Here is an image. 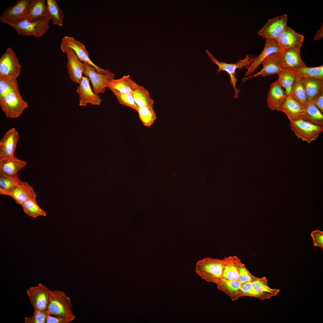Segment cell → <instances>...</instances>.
I'll return each mask as SVG.
<instances>
[{
	"label": "cell",
	"instance_id": "obj_1",
	"mask_svg": "<svg viewBox=\"0 0 323 323\" xmlns=\"http://www.w3.org/2000/svg\"><path fill=\"white\" fill-rule=\"evenodd\" d=\"M50 20L48 17L34 19L23 17L5 23L14 29L19 35L32 36L38 38L42 36L49 29Z\"/></svg>",
	"mask_w": 323,
	"mask_h": 323
},
{
	"label": "cell",
	"instance_id": "obj_2",
	"mask_svg": "<svg viewBox=\"0 0 323 323\" xmlns=\"http://www.w3.org/2000/svg\"><path fill=\"white\" fill-rule=\"evenodd\" d=\"M205 51L211 62L218 65V69L216 73H218L221 71H224L229 74L230 78V83L232 86L234 91V98H237L240 91L236 87V84L238 82V80L235 76L236 71L237 69L242 70L244 68H249L252 63L255 57L253 55L246 54L243 59L238 60L234 63H229L219 61L208 49H206Z\"/></svg>",
	"mask_w": 323,
	"mask_h": 323
},
{
	"label": "cell",
	"instance_id": "obj_3",
	"mask_svg": "<svg viewBox=\"0 0 323 323\" xmlns=\"http://www.w3.org/2000/svg\"><path fill=\"white\" fill-rule=\"evenodd\" d=\"M48 314L57 316H68L74 315L70 298L63 291L50 290Z\"/></svg>",
	"mask_w": 323,
	"mask_h": 323
},
{
	"label": "cell",
	"instance_id": "obj_4",
	"mask_svg": "<svg viewBox=\"0 0 323 323\" xmlns=\"http://www.w3.org/2000/svg\"><path fill=\"white\" fill-rule=\"evenodd\" d=\"M223 260L206 258L196 263V272L205 281L216 284L222 278Z\"/></svg>",
	"mask_w": 323,
	"mask_h": 323
},
{
	"label": "cell",
	"instance_id": "obj_5",
	"mask_svg": "<svg viewBox=\"0 0 323 323\" xmlns=\"http://www.w3.org/2000/svg\"><path fill=\"white\" fill-rule=\"evenodd\" d=\"M290 121L291 129L295 135L309 144L316 140L323 131V127L306 120L300 119Z\"/></svg>",
	"mask_w": 323,
	"mask_h": 323
},
{
	"label": "cell",
	"instance_id": "obj_6",
	"mask_svg": "<svg viewBox=\"0 0 323 323\" xmlns=\"http://www.w3.org/2000/svg\"><path fill=\"white\" fill-rule=\"evenodd\" d=\"M0 106L6 117L16 118L28 107V104L23 99L20 92L14 91L5 96Z\"/></svg>",
	"mask_w": 323,
	"mask_h": 323
},
{
	"label": "cell",
	"instance_id": "obj_7",
	"mask_svg": "<svg viewBox=\"0 0 323 323\" xmlns=\"http://www.w3.org/2000/svg\"><path fill=\"white\" fill-rule=\"evenodd\" d=\"M60 47L61 50L67 48L72 49L81 61L92 66L99 73L108 74L111 72L109 69H102L94 64L89 58L85 46L73 37L65 36L62 39Z\"/></svg>",
	"mask_w": 323,
	"mask_h": 323
},
{
	"label": "cell",
	"instance_id": "obj_8",
	"mask_svg": "<svg viewBox=\"0 0 323 323\" xmlns=\"http://www.w3.org/2000/svg\"><path fill=\"white\" fill-rule=\"evenodd\" d=\"M21 69L14 51L11 48H7L0 58V76L17 78Z\"/></svg>",
	"mask_w": 323,
	"mask_h": 323
},
{
	"label": "cell",
	"instance_id": "obj_9",
	"mask_svg": "<svg viewBox=\"0 0 323 323\" xmlns=\"http://www.w3.org/2000/svg\"><path fill=\"white\" fill-rule=\"evenodd\" d=\"M83 63L84 68L83 74L91 81L94 93L98 95L104 93L109 83L114 79V74L112 72L108 74L99 73L92 66Z\"/></svg>",
	"mask_w": 323,
	"mask_h": 323
},
{
	"label": "cell",
	"instance_id": "obj_10",
	"mask_svg": "<svg viewBox=\"0 0 323 323\" xmlns=\"http://www.w3.org/2000/svg\"><path fill=\"white\" fill-rule=\"evenodd\" d=\"M287 16L284 14L269 19L258 32V34L265 39L276 40L287 26Z\"/></svg>",
	"mask_w": 323,
	"mask_h": 323
},
{
	"label": "cell",
	"instance_id": "obj_11",
	"mask_svg": "<svg viewBox=\"0 0 323 323\" xmlns=\"http://www.w3.org/2000/svg\"><path fill=\"white\" fill-rule=\"evenodd\" d=\"M49 290L41 283L26 290L30 302L34 309L46 311L49 301Z\"/></svg>",
	"mask_w": 323,
	"mask_h": 323
},
{
	"label": "cell",
	"instance_id": "obj_12",
	"mask_svg": "<svg viewBox=\"0 0 323 323\" xmlns=\"http://www.w3.org/2000/svg\"><path fill=\"white\" fill-rule=\"evenodd\" d=\"M33 1L20 0L15 5L8 7L1 15V22L5 24L25 17Z\"/></svg>",
	"mask_w": 323,
	"mask_h": 323
},
{
	"label": "cell",
	"instance_id": "obj_13",
	"mask_svg": "<svg viewBox=\"0 0 323 323\" xmlns=\"http://www.w3.org/2000/svg\"><path fill=\"white\" fill-rule=\"evenodd\" d=\"M61 50L67 55L68 62L66 66L70 79L75 83L79 84L83 76L84 68L83 62L78 58L72 49L67 48Z\"/></svg>",
	"mask_w": 323,
	"mask_h": 323
},
{
	"label": "cell",
	"instance_id": "obj_14",
	"mask_svg": "<svg viewBox=\"0 0 323 323\" xmlns=\"http://www.w3.org/2000/svg\"><path fill=\"white\" fill-rule=\"evenodd\" d=\"M301 46L284 50L278 53V59L282 68L294 69L306 66L301 56Z\"/></svg>",
	"mask_w": 323,
	"mask_h": 323
},
{
	"label": "cell",
	"instance_id": "obj_15",
	"mask_svg": "<svg viewBox=\"0 0 323 323\" xmlns=\"http://www.w3.org/2000/svg\"><path fill=\"white\" fill-rule=\"evenodd\" d=\"M265 40L263 51L258 56L255 57L252 63L247 68V71L245 74L246 76H248L253 73L261 64L262 61L267 57L274 54L280 53L283 50L276 40L270 39Z\"/></svg>",
	"mask_w": 323,
	"mask_h": 323
},
{
	"label": "cell",
	"instance_id": "obj_16",
	"mask_svg": "<svg viewBox=\"0 0 323 323\" xmlns=\"http://www.w3.org/2000/svg\"><path fill=\"white\" fill-rule=\"evenodd\" d=\"M79 84L77 91L79 94L80 106H85L88 103L93 105L100 104L102 101L100 97L92 91L87 77L83 76Z\"/></svg>",
	"mask_w": 323,
	"mask_h": 323
},
{
	"label": "cell",
	"instance_id": "obj_17",
	"mask_svg": "<svg viewBox=\"0 0 323 323\" xmlns=\"http://www.w3.org/2000/svg\"><path fill=\"white\" fill-rule=\"evenodd\" d=\"M19 139V134L14 128H11L5 133L0 141V159L14 156Z\"/></svg>",
	"mask_w": 323,
	"mask_h": 323
},
{
	"label": "cell",
	"instance_id": "obj_18",
	"mask_svg": "<svg viewBox=\"0 0 323 323\" xmlns=\"http://www.w3.org/2000/svg\"><path fill=\"white\" fill-rule=\"evenodd\" d=\"M278 53L271 54L263 60L261 63L263 66L262 69L252 76L243 77V82L260 75L265 77L276 74H278L283 70L279 60Z\"/></svg>",
	"mask_w": 323,
	"mask_h": 323
},
{
	"label": "cell",
	"instance_id": "obj_19",
	"mask_svg": "<svg viewBox=\"0 0 323 323\" xmlns=\"http://www.w3.org/2000/svg\"><path fill=\"white\" fill-rule=\"evenodd\" d=\"M281 111L286 114L290 121L302 119L306 121V113L304 106L287 96L282 106Z\"/></svg>",
	"mask_w": 323,
	"mask_h": 323
},
{
	"label": "cell",
	"instance_id": "obj_20",
	"mask_svg": "<svg viewBox=\"0 0 323 323\" xmlns=\"http://www.w3.org/2000/svg\"><path fill=\"white\" fill-rule=\"evenodd\" d=\"M287 95L281 86L276 81L270 86L267 97L268 107L272 110L281 111Z\"/></svg>",
	"mask_w": 323,
	"mask_h": 323
},
{
	"label": "cell",
	"instance_id": "obj_21",
	"mask_svg": "<svg viewBox=\"0 0 323 323\" xmlns=\"http://www.w3.org/2000/svg\"><path fill=\"white\" fill-rule=\"evenodd\" d=\"M304 39V36L300 34L289 27L287 26L278 37L276 41L283 50L298 46H301Z\"/></svg>",
	"mask_w": 323,
	"mask_h": 323
},
{
	"label": "cell",
	"instance_id": "obj_22",
	"mask_svg": "<svg viewBox=\"0 0 323 323\" xmlns=\"http://www.w3.org/2000/svg\"><path fill=\"white\" fill-rule=\"evenodd\" d=\"M9 196L21 205L28 199L36 200L37 195L33 187L25 181H22L11 190Z\"/></svg>",
	"mask_w": 323,
	"mask_h": 323
},
{
	"label": "cell",
	"instance_id": "obj_23",
	"mask_svg": "<svg viewBox=\"0 0 323 323\" xmlns=\"http://www.w3.org/2000/svg\"><path fill=\"white\" fill-rule=\"evenodd\" d=\"M26 162L16 157L0 159V173L10 176H17L19 170L27 165Z\"/></svg>",
	"mask_w": 323,
	"mask_h": 323
},
{
	"label": "cell",
	"instance_id": "obj_24",
	"mask_svg": "<svg viewBox=\"0 0 323 323\" xmlns=\"http://www.w3.org/2000/svg\"><path fill=\"white\" fill-rule=\"evenodd\" d=\"M216 284L218 289L228 296L233 301L241 297V284L238 280L221 278Z\"/></svg>",
	"mask_w": 323,
	"mask_h": 323
},
{
	"label": "cell",
	"instance_id": "obj_25",
	"mask_svg": "<svg viewBox=\"0 0 323 323\" xmlns=\"http://www.w3.org/2000/svg\"><path fill=\"white\" fill-rule=\"evenodd\" d=\"M239 259L236 256H232L225 257L223 259L222 278L238 280L239 273L238 262Z\"/></svg>",
	"mask_w": 323,
	"mask_h": 323
},
{
	"label": "cell",
	"instance_id": "obj_26",
	"mask_svg": "<svg viewBox=\"0 0 323 323\" xmlns=\"http://www.w3.org/2000/svg\"><path fill=\"white\" fill-rule=\"evenodd\" d=\"M132 93L138 107H153L154 101L150 96L148 91L144 87L138 85L134 81Z\"/></svg>",
	"mask_w": 323,
	"mask_h": 323
},
{
	"label": "cell",
	"instance_id": "obj_27",
	"mask_svg": "<svg viewBox=\"0 0 323 323\" xmlns=\"http://www.w3.org/2000/svg\"><path fill=\"white\" fill-rule=\"evenodd\" d=\"M297 77L323 80V65L315 67L306 66L294 69H289Z\"/></svg>",
	"mask_w": 323,
	"mask_h": 323
},
{
	"label": "cell",
	"instance_id": "obj_28",
	"mask_svg": "<svg viewBox=\"0 0 323 323\" xmlns=\"http://www.w3.org/2000/svg\"><path fill=\"white\" fill-rule=\"evenodd\" d=\"M300 78L306 91L308 102H312L316 96L323 90V80Z\"/></svg>",
	"mask_w": 323,
	"mask_h": 323
},
{
	"label": "cell",
	"instance_id": "obj_29",
	"mask_svg": "<svg viewBox=\"0 0 323 323\" xmlns=\"http://www.w3.org/2000/svg\"><path fill=\"white\" fill-rule=\"evenodd\" d=\"M134 81L129 75H124L120 78L113 80L109 83L107 88L112 92L120 93L132 92Z\"/></svg>",
	"mask_w": 323,
	"mask_h": 323
},
{
	"label": "cell",
	"instance_id": "obj_30",
	"mask_svg": "<svg viewBox=\"0 0 323 323\" xmlns=\"http://www.w3.org/2000/svg\"><path fill=\"white\" fill-rule=\"evenodd\" d=\"M17 78L0 76V104L9 93L14 91L20 92Z\"/></svg>",
	"mask_w": 323,
	"mask_h": 323
},
{
	"label": "cell",
	"instance_id": "obj_31",
	"mask_svg": "<svg viewBox=\"0 0 323 323\" xmlns=\"http://www.w3.org/2000/svg\"><path fill=\"white\" fill-rule=\"evenodd\" d=\"M46 7L48 16L54 25H62L64 15L55 0H47Z\"/></svg>",
	"mask_w": 323,
	"mask_h": 323
},
{
	"label": "cell",
	"instance_id": "obj_32",
	"mask_svg": "<svg viewBox=\"0 0 323 323\" xmlns=\"http://www.w3.org/2000/svg\"><path fill=\"white\" fill-rule=\"evenodd\" d=\"M17 176H10L0 173V194L9 196L11 190L22 182Z\"/></svg>",
	"mask_w": 323,
	"mask_h": 323
},
{
	"label": "cell",
	"instance_id": "obj_33",
	"mask_svg": "<svg viewBox=\"0 0 323 323\" xmlns=\"http://www.w3.org/2000/svg\"><path fill=\"white\" fill-rule=\"evenodd\" d=\"M290 95L304 106L307 103L308 100L306 91L299 78L296 77Z\"/></svg>",
	"mask_w": 323,
	"mask_h": 323
},
{
	"label": "cell",
	"instance_id": "obj_34",
	"mask_svg": "<svg viewBox=\"0 0 323 323\" xmlns=\"http://www.w3.org/2000/svg\"><path fill=\"white\" fill-rule=\"evenodd\" d=\"M45 3L44 0H34L24 17L32 19L43 17H48Z\"/></svg>",
	"mask_w": 323,
	"mask_h": 323
},
{
	"label": "cell",
	"instance_id": "obj_35",
	"mask_svg": "<svg viewBox=\"0 0 323 323\" xmlns=\"http://www.w3.org/2000/svg\"><path fill=\"white\" fill-rule=\"evenodd\" d=\"M304 107L306 113V121L323 127V115L313 103L307 102Z\"/></svg>",
	"mask_w": 323,
	"mask_h": 323
},
{
	"label": "cell",
	"instance_id": "obj_36",
	"mask_svg": "<svg viewBox=\"0 0 323 323\" xmlns=\"http://www.w3.org/2000/svg\"><path fill=\"white\" fill-rule=\"evenodd\" d=\"M283 68L278 74V78L276 81L285 89L287 96L290 95L291 90L296 78L295 75L290 70Z\"/></svg>",
	"mask_w": 323,
	"mask_h": 323
},
{
	"label": "cell",
	"instance_id": "obj_37",
	"mask_svg": "<svg viewBox=\"0 0 323 323\" xmlns=\"http://www.w3.org/2000/svg\"><path fill=\"white\" fill-rule=\"evenodd\" d=\"M24 212L32 218L39 216H46V213L39 206L36 200H28L21 205Z\"/></svg>",
	"mask_w": 323,
	"mask_h": 323
},
{
	"label": "cell",
	"instance_id": "obj_38",
	"mask_svg": "<svg viewBox=\"0 0 323 323\" xmlns=\"http://www.w3.org/2000/svg\"><path fill=\"white\" fill-rule=\"evenodd\" d=\"M136 111L140 120L145 126L150 127L156 119V114L153 107H138Z\"/></svg>",
	"mask_w": 323,
	"mask_h": 323
},
{
	"label": "cell",
	"instance_id": "obj_39",
	"mask_svg": "<svg viewBox=\"0 0 323 323\" xmlns=\"http://www.w3.org/2000/svg\"><path fill=\"white\" fill-rule=\"evenodd\" d=\"M267 279L265 277L258 278L251 282L253 287L258 291L268 295L271 297L276 295L280 291L278 289L270 288L268 285Z\"/></svg>",
	"mask_w": 323,
	"mask_h": 323
},
{
	"label": "cell",
	"instance_id": "obj_40",
	"mask_svg": "<svg viewBox=\"0 0 323 323\" xmlns=\"http://www.w3.org/2000/svg\"><path fill=\"white\" fill-rule=\"evenodd\" d=\"M241 297L249 296L263 300L271 297L269 295L260 292L252 286L251 282H246L241 284Z\"/></svg>",
	"mask_w": 323,
	"mask_h": 323
},
{
	"label": "cell",
	"instance_id": "obj_41",
	"mask_svg": "<svg viewBox=\"0 0 323 323\" xmlns=\"http://www.w3.org/2000/svg\"><path fill=\"white\" fill-rule=\"evenodd\" d=\"M112 92L120 103L136 111L138 106L135 102L132 92L120 93L115 91Z\"/></svg>",
	"mask_w": 323,
	"mask_h": 323
},
{
	"label": "cell",
	"instance_id": "obj_42",
	"mask_svg": "<svg viewBox=\"0 0 323 323\" xmlns=\"http://www.w3.org/2000/svg\"><path fill=\"white\" fill-rule=\"evenodd\" d=\"M239 273L238 281L241 284L246 282H252L255 281L258 277L252 274L246 267L239 258L238 262Z\"/></svg>",
	"mask_w": 323,
	"mask_h": 323
},
{
	"label": "cell",
	"instance_id": "obj_43",
	"mask_svg": "<svg viewBox=\"0 0 323 323\" xmlns=\"http://www.w3.org/2000/svg\"><path fill=\"white\" fill-rule=\"evenodd\" d=\"M48 314L46 311L34 309L33 315L25 318V323H46Z\"/></svg>",
	"mask_w": 323,
	"mask_h": 323
},
{
	"label": "cell",
	"instance_id": "obj_44",
	"mask_svg": "<svg viewBox=\"0 0 323 323\" xmlns=\"http://www.w3.org/2000/svg\"><path fill=\"white\" fill-rule=\"evenodd\" d=\"M75 318L74 315L68 316H60L48 314L46 323H69Z\"/></svg>",
	"mask_w": 323,
	"mask_h": 323
},
{
	"label": "cell",
	"instance_id": "obj_45",
	"mask_svg": "<svg viewBox=\"0 0 323 323\" xmlns=\"http://www.w3.org/2000/svg\"><path fill=\"white\" fill-rule=\"evenodd\" d=\"M311 235L313 239L314 245L320 247L323 250V232L316 230L311 232Z\"/></svg>",
	"mask_w": 323,
	"mask_h": 323
},
{
	"label": "cell",
	"instance_id": "obj_46",
	"mask_svg": "<svg viewBox=\"0 0 323 323\" xmlns=\"http://www.w3.org/2000/svg\"><path fill=\"white\" fill-rule=\"evenodd\" d=\"M322 112H323V90L316 96L312 102Z\"/></svg>",
	"mask_w": 323,
	"mask_h": 323
}]
</instances>
